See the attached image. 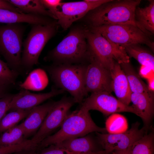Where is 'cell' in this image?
<instances>
[{
    "label": "cell",
    "instance_id": "6da1fadb",
    "mask_svg": "<svg viewBox=\"0 0 154 154\" xmlns=\"http://www.w3.org/2000/svg\"><path fill=\"white\" fill-rule=\"evenodd\" d=\"M141 1V0H111L90 11L85 15L88 25L87 27L132 25L140 29L135 19V13Z\"/></svg>",
    "mask_w": 154,
    "mask_h": 154
},
{
    "label": "cell",
    "instance_id": "7a4b0ae2",
    "mask_svg": "<svg viewBox=\"0 0 154 154\" xmlns=\"http://www.w3.org/2000/svg\"><path fill=\"white\" fill-rule=\"evenodd\" d=\"M86 27L72 29L45 59L55 64H86L92 55L85 35Z\"/></svg>",
    "mask_w": 154,
    "mask_h": 154
},
{
    "label": "cell",
    "instance_id": "3957f363",
    "mask_svg": "<svg viewBox=\"0 0 154 154\" xmlns=\"http://www.w3.org/2000/svg\"><path fill=\"white\" fill-rule=\"evenodd\" d=\"M60 128L56 132L42 141L37 149H42L64 141L82 137L93 132L107 133L105 128L97 126L92 120L89 111L80 107L68 113Z\"/></svg>",
    "mask_w": 154,
    "mask_h": 154
},
{
    "label": "cell",
    "instance_id": "277c9868",
    "mask_svg": "<svg viewBox=\"0 0 154 154\" xmlns=\"http://www.w3.org/2000/svg\"><path fill=\"white\" fill-rule=\"evenodd\" d=\"M87 64H54L45 68L56 85L68 92L75 103L81 104L87 95L85 80Z\"/></svg>",
    "mask_w": 154,
    "mask_h": 154
},
{
    "label": "cell",
    "instance_id": "5b68a950",
    "mask_svg": "<svg viewBox=\"0 0 154 154\" xmlns=\"http://www.w3.org/2000/svg\"><path fill=\"white\" fill-rule=\"evenodd\" d=\"M85 35L93 57L103 66L111 71L116 62L119 64L130 62L123 47L108 40L100 33L86 27Z\"/></svg>",
    "mask_w": 154,
    "mask_h": 154
},
{
    "label": "cell",
    "instance_id": "8992f818",
    "mask_svg": "<svg viewBox=\"0 0 154 154\" xmlns=\"http://www.w3.org/2000/svg\"><path fill=\"white\" fill-rule=\"evenodd\" d=\"M57 22L42 25H33L23 43L22 67L30 69L38 63L39 56L48 41L55 35Z\"/></svg>",
    "mask_w": 154,
    "mask_h": 154
},
{
    "label": "cell",
    "instance_id": "52a82bcc",
    "mask_svg": "<svg viewBox=\"0 0 154 154\" xmlns=\"http://www.w3.org/2000/svg\"><path fill=\"white\" fill-rule=\"evenodd\" d=\"M25 30L20 23L0 25V54L9 67L17 72L22 67V40Z\"/></svg>",
    "mask_w": 154,
    "mask_h": 154
},
{
    "label": "cell",
    "instance_id": "ba28073f",
    "mask_svg": "<svg viewBox=\"0 0 154 154\" xmlns=\"http://www.w3.org/2000/svg\"><path fill=\"white\" fill-rule=\"evenodd\" d=\"M87 27L89 30L98 33L108 40L121 46L135 44H145L154 52V42L151 37L135 25H105Z\"/></svg>",
    "mask_w": 154,
    "mask_h": 154
},
{
    "label": "cell",
    "instance_id": "9c48e42d",
    "mask_svg": "<svg viewBox=\"0 0 154 154\" xmlns=\"http://www.w3.org/2000/svg\"><path fill=\"white\" fill-rule=\"evenodd\" d=\"M75 103L72 97L66 96L55 102L41 126L31 139L32 141L38 146L42 141L60 126L69 110Z\"/></svg>",
    "mask_w": 154,
    "mask_h": 154
},
{
    "label": "cell",
    "instance_id": "30bf717a",
    "mask_svg": "<svg viewBox=\"0 0 154 154\" xmlns=\"http://www.w3.org/2000/svg\"><path fill=\"white\" fill-rule=\"evenodd\" d=\"M140 125V123L136 121L129 129L117 133L95 132L96 138L103 150L109 153L125 149L147 132L149 128L144 126L139 128Z\"/></svg>",
    "mask_w": 154,
    "mask_h": 154
},
{
    "label": "cell",
    "instance_id": "8fae6325",
    "mask_svg": "<svg viewBox=\"0 0 154 154\" xmlns=\"http://www.w3.org/2000/svg\"><path fill=\"white\" fill-rule=\"evenodd\" d=\"M111 0H84L62 2L56 15L57 24L66 30L75 21L85 15L90 11Z\"/></svg>",
    "mask_w": 154,
    "mask_h": 154
},
{
    "label": "cell",
    "instance_id": "7c38bea8",
    "mask_svg": "<svg viewBox=\"0 0 154 154\" xmlns=\"http://www.w3.org/2000/svg\"><path fill=\"white\" fill-rule=\"evenodd\" d=\"M80 105V107L89 111L97 110L105 116L121 112H130L136 115L135 111L131 106L124 104L111 93L107 92L91 93Z\"/></svg>",
    "mask_w": 154,
    "mask_h": 154
},
{
    "label": "cell",
    "instance_id": "4fadbf2b",
    "mask_svg": "<svg viewBox=\"0 0 154 154\" xmlns=\"http://www.w3.org/2000/svg\"><path fill=\"white\" fill-rule=\"evenodd\" d=\"M112 83L110 71L92 57L87 64L85 74V88L87 95L89 92L111 93Z\"/></svg>",
    "mask_w": 154,
    "mask_h": 154
},
{
    "label": "cell",
    "instance_id": "5bb4252c",
    "mask_svg": "<svg viewBox=\"0 0 154 154\" xmlns=\"http://www.w3.org/2000/svg\"><path fill=\"white\" fill-rule=\"evenodd\" d=\"M62 89L53 88L49 92L43 93H32L24 90L13 95L9 111L31 110L50 98L62 94Z\"/></svg>",
    "mask_w": 154,
    "mask_h": 154
},
{
    "label": "cell",
    "instance_id": "9a60e30c",
    "mask_svg": "<svg viewBox=\"0 0 154 154\" xmlns=\"http://www.w3.org/2000/svg\"><path fill=\"white\" fill-rule=\"evenodd\" d=\"M131 102L136 115L142 119L143 126L149 128L154 114V95L132 93Z\"/></svg>",
    "mask_w": 154,
    "mask_h": 154
},
{
    "label": "cell",
    "instance_id": "2e32d148",
    "mask_svg": "<svg viewBox=\"0 0 154 154\" xmlns=\"http://www.w3.org/2000/svg\"><path fill=\"white\" fill-rule=\"evenodd\" d=\"M110 72L112 91L118 100L124 104L129 106L131 102L132 92L127 78L120 64L116 62Z\"/></svg>",
    "mask_w": 154,
    "mask_h": 154
},
{
    "label": "cell",
    "instance_id": "e0dca14e",
    "mask_svg": "<svg viewBox=\"0 0 154 154\" xmlns=\"http://www.w3.org/2000/svg\"><path fill=\"white\" fill-rule=\"evenodd\" d=\"M54 102L49 101L31 110L25 120L22 123L25 138L37 132Z\"/></svg>",
    "mask_w": 154,
    "mask_h": 154
},
{
    "label": "cell",
    "instance_id": "ac0fdd59",
    "mask_svg": "<svg viewBox=\"0 0 154 154\" xmlns=\"http://www.w3.org/2000/svg\"><path fill=\"white\" fill-rule=\"evenodd\" d=\"M55 145L76 153H92L103 150L96 138L94 139L90 133L66 140Z\"/></svg>",
    "mask_w": 154,
    "mask_h": 154
},
{
    "label": "cell",
    "instance_id": "d6986e66",
    "mask_svg": "<svg viewBox=\"0 0 154 154\" xmlns=\"http://www.w3.org/2000/svg\"><path fill=\"white\" fill-rule=\"evenodd\" d=\"M52 22L47 17L0 9V23L7 24L27 23L32 25H44Z\"/></svg>",
    "mask_w": 154,
    "mask_h": 154
},
{
    "label": "cell",
    "instance_id": "ffe728a7",
    "mask_svg": "<svg viewBox=\"0 0 154 154\" xmlns=\"http://www.w3.org/2000/svg\"><path fill=\"white\" fill-rule=\"evenodd\" d=\"M148 1L147 6L136 8L135 17L140 29L151 37L154 34V0Z\"/></svg>",
    "mask_w": 154,
    "mask_h": 154
},
{
    "label": "cell",
    "instance_id": "44dd1931",
    "mask_svg": "<svg viewBox=\"0 0 154 154\" xmlns=\"http://www.w3.org/2000/svg\"><path fill=\"white\" fill-rule=\"evenodd\" d=\"M9 2L19 9L23 13L49 17L53 15L46 9L41 0H9Z\"/></svg>",
    "mask_w": 154,
    "mask_h": 154
},
{
    "label": "cell",
    "instance_id": "7402d4cb",
    "mask_svg": "<svg viewBox=\"0 0 154 154\" xmlns=\"http://www.w3.org/2000/svg\"><path fill=\"white\" fill-rule=\"evenodd\" d=\"M119 64L127 78L132 93L154 95L153 92L149 90L147 86L141 80L130 62Z\"/></svg>",
    "mask_w": 154,
    "mask_h": 154
},
{
    "label": "cell",
    "instance_id": "603a6c76",
    "mask_svg": "<svg viewBox=\"0 0 154 154\" xmlns=\"http://www.w3.org/2000/svg\"><path fill=\"white\" fill-rule=\"evenodd\" d=\"M139 44H132L122 46L129 57L136 59L141 66L154 69V56L147 49Z\"/></svg>",
    "mask_w": 154,
    "mask_h": 154
},
{
    "label": "cell",
    "instance_id": "cb8c5ba5",
    "mask_svg": "<svg viewBox=\"0 0 154 154\" xmlns=\"http://www.w3.org/2000/svg\"><path fill=\"white\" fill-rule=\"evenodd\" d=\"M48 82L46 72L41 68H38L32 71L19 86L24 90L40 91L46 87Z\"/></svg>",
    "mask_w": 154,
    "mask_h": 154
},
{
    "label": "cell",
    "instance_id": "d4e9b609",
    "mask_svg": "<svg viewBox=\"0 0 154 154\" xmlns=\"http://www.w3.org/2000/svg\"><path fill=\"white\" fill-rule=\"evenodd\" d=\"M22 123L16 125L1 133L0 146L12 145L21 143L26 140Z\"/></svg>",
    "mask_w": 154,
    "mask_h": 154
},
{
    "label": "cell",
    "instance_id": "484cf974",
    "mask_svg": "<svg viewBox=\"0 0 154 154\" xmlns=\"http://www.w3.org/2000/svg\"><path fill=\"white\" fill-rule=\"evenodd\" d=\"M130 154H154V133L147 132L131 146Z\"/></svg>",
    "mask_w": 154,
    "mask_h": 154
},
{
    "label": "cell",
    "instance_id": "4316f807",
    "mask_svg": "<svg viewBox=\"0 0 154 154\" xmlns=\"http://www.w3.org/2000/svg\"><path fill=\"white\" fill-rule=\"evenodd\" d=\"M127 121L123 116L115 113L109 116L105 122V129L108 133H117L127 130Z\"/></svg>",
    "mask_w": 154,
    "mask_h": 154
},
{
    "label": "cell",
    "instance_id": "83f0119b",
    "mask_svg": "<svg viewBox=\"0 0 154 154\" xmlns=\"http://www.w3.org/2000/svg\"><path fill=\"white\" fill-rule=\"evenodd\" d=\"M31 110L13 111L6 114L0 121V133L16 125L27 116Z\"/></svg>",
    "mask_w": 154,
    "mask_h": 154
},
{
    "label": "cell",
    "instance_id": "f1b7e54d",
    "mask_svg": "<svg viewBox=\"0 0 154 154\" xmlns=\"http://www.w3.org/2000/svg\"><path fill=\"white\" fill-rule=\"evenodd\" d=\"M18 72L10 68L0 56V86L5 88L15 83Z\"/></svg>",
    "mask_w": 154,
    "mask_h": 154
},
{
    "label": "cell",
    "instance_id": "f546056e",
    "mask_svg": "<svg viewBox=\"0 0 154 154\" xmlns=\"http://www.w3.org/2000/svg\"><path fill=\"white\" fill-rule=\"evenodd\" d=\"M37 145L31 139H26L23 143L15 145L0 146V154H11L23 151L35 150Z\"/></svg>",
    "mask_w": 154,
    "mask_h": 154
},
{
    "label": "cell",
    "instance_id": "4dcf8cb0",
    "mask_svg": "<svg viewBox=\"0 0 154 154\" xmlns=\"http://www.w3.org/2000/svg\"><path fill=\"white\" fill-rule=\"evenodd\" d=\"M31 154H105L103 151L92 153H80L72 152L55 145H51L42 149L39 153Z\"/></svg>",
    "mask_w": 154,
    "mask_h": 154
},
{
    "label": "cell",
    "instance_id": "1f68e13d",
    "mask_svg": "<svg viewBox=\"0 0 154 154\" xmlns=\"http://www.w3.org/2000/svg\"><path fill=\"white\" fill-rule=\"evenodd\" d=\"M13 95L6 94L0 98V121L9 110L10 103Z\"/></svg>",
    "mask_w": 154,
    "mask_h": 154
},
{
    "label": "cell",
    "instance_id": "d6a6232c",
    "mask_svg": "<svg viewBox=\"0 0 154 154\" xmlns=\"http://www.w3.org/2000/svg\"><path fill=\"white\" fill-rule=\"evenodd\" d=\"M46 9L54 16L56 19V15L59 6L62 2L60 0H41Z\"/></svg>",
    "mask_w": 154,
    "mask_h": 154
},
{
    "label": "cell",
    "instance_id": "836d02e7",
    "mask_svg": "<svg viewBox=\"0 0 154 154\" xmlns=\"http://www.w3.org/2000/svg\"><path fill=\"white\" fill-rule=\"evenodd\" d=\"M139 74L142 77L147 79L154 76V70L148 66H141Z\"/></svg>",
    "mask_w": 154,
    "mask_h": 154
},
{
    "label": "cell",
    "instance_id": "e575fe53",
    "mask_svg": "<svg viewBox=\"0 0 154 154\" xmlns=\"http://www.w3.org/2000/svg\"><path fill=\"white\" fill-rule=\"evenodd\" d=\"M0 9H7L22 13L19 9L9 2L7 0H0Z\"/></svg>",
    "mask_w": 154,
    "mask_h": 154
},
{
    "label": "cell",
    "instance_id": "d590c367",
    "mask_svg": "<svg viewBox=\"0 0 154 154\" xmlns=\"http://www.w3.org/2000/svg\"><path fill=\"white\" fill-rule=\"evenodd\" d=\"M147 80L148 83V85L147 86L148 88L150 91L153 92L154 90V76H153Z\"/></svg>",
    "mask_w": 154,
    "mask_h": 154
},
{
    "label": "cell",
    "instance_id": "8d00e7d4",
    "mask_svg": "<svg viewBox=\"0 0 154 154\" xmlns=\"http://www.w3.org/2000/svg\"><path fill=\"white\" fill-rule=\"evenodd\" d=\"M131 146L125 149L115 150L112 151L111 154H130V149Z\"/></svg>",
    "mask_w": 154,
    "mask_h": 154
},
{
    "label": "cell",
    "instance_id": "74e56055",
    "mask_svg": "<svg viewBox=\"0 0 154 154\" xmlns=\"http://www.w3.org/2000/svg\"><path fill=\"white\" fill-rule=\"evenodd\" d=\"M35 151L34 150L23 151L11 154H31Z\"/></svg>",
    "mask_w": 154,
    "mask_h": 154
},
{
    "label": "cell",
    "instance_id": "f35d334b",
    "mask_svg": "<svg viewBox=\"0 0 154 154\" xmlns=\"http://www.w3.org/2000/svg\"><path fill=\"white\" fill-rule=\"evenodd\" d=\"M5 88L0 86V98L3 97L6 94L5 93Z\"/></svg>",
    "mask_w": 154,
    "mask_h": 154
}]
</instances>
